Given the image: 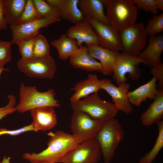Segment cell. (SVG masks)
<instances>
[{
  "label": "cell",
  "mask_w": 163,
  "mask_h": 163,
  "mask_svg": "<svg viewBox=\"0 0 163 163\" xmlns=\"http://www.w3.org/2000/svg\"><path fill=\"white\" fill-rule=\"evenodd\" d=\"M101 89L100 80L97 75L89 74L87 78L79 82L71 89L72 90H75V92L71 96L70 101L71 102H76L91 94L98 93Z\"/></svg>",
  "instance_id": "obj_22"
},
{
  "label": "cell",
  "mask_w": 163,
  "mask_h": 163,
  "mask_svg": "<svg viewBox=\"0 0 163 163\" xmlns=\"http://www.w3.org/2000/svg\"><path fill=\"white\" fill-rule=\"evenodd\" d=\"M33 130L34 127L32 123L30 125L15 130H8L6 129L1 128L0 129V136L4 134L12 136H16L24 132Z\"/></svg>",
  "instance_id": "obj_35"
},
{
  "label": "cell",
  "mask_w": 163,
  "mask_h": 163,
  "mask_svg": "<svg viewBox=\"0 0 163 163\" xmlns=\"http://www.w3.org/2000/svg\"><path fill=\"white\" fill-rule=\"evenodd\" d=\"M104 122L93 119L84 112L73 111L70 123L72 135L79 144L94 139Z\"/></svg>",
  "instance_id": "obj_6"
},
{
  "label": "cell",
  "mask_w": 163,
  "mask_h": 163,
  "mask_svg": "<svg viewBox=\"0 0 163 163\" xmlns=\"http://www.w3.org/2000/svg\"><path fill=\"white\" fill-rule=\"evenodd\" d=\"M157 80L154 77L148 82L134 90L129 91L128 98L129 102L137 107L141 106L143 102H145L147 99L154 100L159 90L157 88Z\"/></svg>",
  "instance_id": "obj_21"
},
{
  "label": "cell",
  "mask_w": 163,
  "mask_h": 163,
  "mask_svg": "<svg viewBox=\"0 0 163 163\" xmlns=\"http://www.w3.org/2000/svg\"><path fill=\"white\" fill-rule=\"evenodd\" d=\"M56 95L52 89L41 92L35 86H26L22 83L20 87L19 102L16 107L17 110L21 113L41 107H59L61 105L55 99Z\"/></svg>",
  "instance_id": "obj_3"
},
{
  "label": "cell",
  "mask_w": 163,
  "mask_h": 163,
  "mask_svg": "<svg viewBox=\"0 0 163 163\" xmlns=\"http://www.w3.org/2000/svg\"><path fill=\"white\" fill-rule=\"evenodd\" d=\"M155 3L158 9L163 11V0H155Z\"/></svg>",
  "instance_id": "obj_38"
},
{
  "label": "cell",
  "mask_w": 163,
  "mask_h": 163,
  "mask_svg": "<svg viewBox=\"0 0 163 163\" xmlns=\"http://www.w3.org/2000/svg\"><path fill=\"white\" fill-rule=\"evenodd\" d=\"M140 63L145 64L138 56H135L126 53L117 52L113 66V78L119 85L126 82L128 79L126 75L133 80L140 78L141 73L138 66Z\"/></svg>",
  "instance_id": "obj_8"
},
{
  "label": "cell",
  "mask_w": 163,
  "mask_h": 163,
  "mask_svg": "<svg viewBox=\"0 0 163 163\" xmlns=\"http://www.w3.org/2000/svg\"><path fill=\"white\" fill-rule=\"evenodd\" d=\"M150 73L153 77L159 81L157 85L159 90H163V63H161L151 67Z\"/></svg>",
  "instance_id": "obj_34"
},
{
  "label": "cell",
  "mask_w": 163,
  "mask_h": 163,
  "mask_svg": "<svg viewBox=\"0 0 163 163\" xmlns=\"http://www.w3.org/2000/svg\"><path fill=\"white\" fill-rule=\"evenodd\" d=\"M102 153L94 139L79 144L64 157L62 163H97Z\"/></svg>",
  "instance_id": "obj_10"
},
{
  "label": "cell",
  "mask_w": 163,
  "mask_h": 163,
  "mask_svg": "<svg viewBox=\"0 0 163 163\" xmlns=\"http://www.w3.org/2000/svg\"><path fill=\"white\" fill-rule=\"evenodd\" d=\"M91 24L101 42V46L113 51H122V47L118 32L110 24L87 19Z\"/></svg>",
  "instance_id": "obj_13"
},
{
  "label": "cell",
  "mask_w": 163,
  "mask_h": 163,
  "mask_svg": "<svg viewBox=\"0 0 163 163\" xmlns=\"http://www.w3.org/2000/svg\"><path fill=\"white\" fill-rule=\"evenodd\" d=\"M73 111L84 112L93 119L104 122L114 118L118 113L113 103L102 99L98 93L74 102H71Z\"/></svg>",
  "instance_id": "obj_5"
},
{
  "label": "cell",
  "mask_w": 163,
  "mask_h": 163,
  "mask_svg": "<svg viewBox=\"0 0 163 163\" xmlns=\"http://www.w3.org/2000/svg\"><path fill=\"white\" fill-rule=\"evenodd\" d=\"M61 20L54 18H41L23 24L9 26L12 36L11 42L16 44L21 40L34 37L38 34L40 29Z\"/></svg>",
  "instance_id": "obj_12"
},
{
  "label": "cell",
  "mask_w": 163,
  "mask_h": 163,
  "mask_svg": "<svg viewBox=\"0 0 163 163\" xmlns=\"http://www.w3.org/2000/svg\"><path fill=\"white\" fill-rule=\"evenodd\" d=\"M50 48L46 37L41 34H37L34 38L33 57L41 58L50 55Z\"/></svg>",
  "instance_id": "obj_28"
},
{
  "label": "cell",
  "mask_w": 163,
  "mask_h": 163,
  "mask_svg": "<svg viewBox=\"0 0 163 163\" xmlns=\"http://www.w3.org/2000/svg\"><path fill=\"white\" fill-rule=\"evenodd\" d=\"M87 47L90 55L100 61L102 66L101 72L105 75H111L117 52L96 44H91Z\"/></svg>",
  "instance_id": "obj_19"
},
{
  "label": "cell",
  "mask_w": 163,
  "mask_h": 163,
  "mask_svg": "<svg viewBox=\"0 0 163 163\" xmlns=\"http://www.w3.org/2000/svg\"><path fill=\"white\" fill-rule=\"evenodd\" d=\"M147 46L138 56L151 68L161 63V55L163 51V35L161 34L149 36Z\"/></svg>",
  "instance_id": "obj_17"
},
{
  "label": "cell",
  "mask_w": 163,
  "mask_h": 163,
  "mask_svg": "<svg viewBox=\"0 0 163 163\" xmlns=\"http://www.w3.org/2000/svg\"><path fill=\"white\" fill-rule=\"evenodd\" d=\"M147 110L140 117L143 125L149 126L162 120L163 117V90L160 91Z\"/></svg>",
  "instance_id": "obj_23"
},
{
  "label": "cell",
  "mask_w": 163,
  "mask_h": 163,
  "mask_svg": "<svg viewBox=\"0 0 163 163\" xmlns=\"http://www.w3.org/2000/svg\"><path fill=\"white\" fill-rule=\"evenodd\" d=\"M118 33L122 52L138 56L147 45L148 35L143 22H136L129 28L118 31Z\"/></svg>",
  "instance_id": "obj_7"
},
{
  "label": "cell",
  "mask_w": 163,
  "mask_h": 163,
  "mask_svg": "<svg viewBox=\"0 0 163 163\" xmlns=\"http://www.w3.org/2000/svg\"><path fill=\"white\" fill-rule=\"evenodd\" d=\"M34 37L21 40L15 44L19 48L22 60H27L33 58Z\"/></svg>",
  "instance_id": "obj_31"
},
{
  "label": "cell",
  "mask_w": 163,
  "mask_h": 163,
  "mask_svg": "<svg viewBox=\"0 0 163 163\" xmlns=\"http://www.w3.org/2000/svg\"><path fill=\"white\" fill-rule=\"evenodd\" d=\"M8 25L4 13L3 0H0V30L6 29Z\"/></svg>",
  "instance_id": "obj_37"
},
{
  "label": "cell",
  "mask_w": 163,
  "mask_h": 163,
  "mask_svg": "<svg viewBox=\"0 0 163 163\" xmlns=\"http://www.w3.org/2000/svg\"><path fill=\"white\" fill-rule=\"evenodd\" d=\"M133 3L136 4L137 8L146 12H149L156 15L158 9L155 3V0H132Z\"/></svg>",
  "instance_id": "obj_33"
},
{
  "label": "cell",
  "mask_w": 163,
  "mask_h": 163,
  "mask_svg": "<svg viewBox=\"0 0 163 163\" xmlns=\"http://www.w3.org/2000/svg\"><path fill=\"white\" fill-rule=\"evenodd\" d=\"M125 132L115 118L105 122L95 139L99 144L105 163H110L120 143L125 137Z\"/></svg>",
  "instance_id": "obj_4"
},
{
  "label": "cell",
  "mask_w": 163,
  "mask_h": 163,
  "mask_svg": "<svg viewBox=\"0 0 163 163\" xmlns=\"http://www.w3.org/2000/svg\"><path fill=\"white\" fill-rule=\"evenodd\" d=\"M10 41L0 40V66L5 65L10 62L11 59V46Z\"/></svg>",
  "instance_id": "obj_32"
},
{
  "label": "cell",
  "mask_w": 163,
  "mask_h": 163,
  "mask_svg": "<svg viewBox=\"0 0 163 163\" xmlns=\"http://www.w3.org/2000/svg\"><path fill=\"white\" fill-rule=\"evenodd\" d=\"M106 16L110 24L118 32L136 22L138 8L132 0H105Z\"/></svg>",
  "instance_id": "obj_2"
},
{
  "label": "cell",
  "mask_w": 163,
  "mask_h": 163,
  "mask_svg": "<svg viewBox=\"0 0 163 163\" xmlns=\"http://www.w3.org/2000/svg\"><path fill=\"white\" fill-rule=\"evenodd\" d=\"M27 0H3L5 20L9 26L16 25L24 9Z\"/></svg>",
  "instance_id": "obj_24"
},
{
  "label": "cell",
  "mask_w": 163,
  "mask_h": 163,
  "mask_svg": "<svg viewBox=\"0 0 163 163\" xmlns=\"http://www.w3.org/2000/svg\"><path fill=\"white\" fill-rule=\"evenodd\" d=\"M33 119L34 131H46L55 127L57 124L56 112L52 107H46L30 110Z\"/></svg>",
  "instance_id": "obj_16"
},
{
  "label": "cell",
  "mask_w": 163,
  "mask_h": 163,
  "mask_svg": "<svg viewBox=\"0 0 163 163\" xmlns=\"http://www.w3.org/2000/svg\"><path fill=\"white\" fill-rule=\"evenodd\" d=\"M67 35L69 37L75 39L78 47L83 43L87 46L96 44L101 46L99 39L95 33L90 22L86 19L75 24L68 29Z\"/></svg>",
  "instance_id": "obj_14"
},
{
  "label": "cell",
  "mask_w": 163,
  "mask_h": 163,
  "mask_svg": "<svg viewBox=\"0 0 163 163\" xmlns=\"http://www.w3.org/2000/svg\"><path fill=\"white\" fill-rule=\"evenodd\" d=\"M52 6L59 11L61 19L67 20L75 24L86 19L79 9V0H46Z\"/></svg>",
  "instance_id": "obj_15"
},
{
  "label": "cell",
  "mask_w": 163,
  "mask_h": 163,
  "mask_svg": "<svg viewBox=\"0 0 163 163\" xmlns=\"http://www.w3.org/2000/svg\"><path fill=\"white\" fill-rule=\"evenodd\" d=\"M69 58L71 65L76 68L88 72L101 70V63L90 55L87 46L80 47Z\"/></svg>",
  "instance_id": "obj_18"
},
{
  "label": "cell",
  "mask_w": 163,
  "mask_h": 163,
  "mask_svg": "<svg viewBox=\"0 0 163 163\" xmlns=\"http://www.w3.org/2000/svg\"><path fill=\"white\" fill-rule=\"evenodd\" d=\"M19 69L30 78L51 79L56 70V65L50 55L41 58L33 57L27 60L20 59L17 62Z\"/></svg>",
  "instance_id": "obj_9"
},
{
  "label": "cell",
  "mask_w": 163,
  "mask_h": 163,
  "mask_svg": "<svg viewBox=\"0 0 163 163\" xmlns=\"http://www.w3.org/2000/svg\"><path fill=\"white\" fill-rule=\"evenodd\" d=\"M33 1L38 14L41 18L61 19L59 10L50 5L46 0H33Z\"/></svg>",
  "instance_id": "obj_27"
},
{
  "label": "cell",
  "mask_w": 163,
  "mask_h": 163,
  "mask_svg": "<svg viewBox=\"0 0 163 163\" xmlns=\"http://www.w3.org/2000/svg\"><path fill=\"white\" fill-rule=\"evenodd\" d=\"M17 111L16 107H14L13 103L9 101L5 107L0 108V120L6 115L13 113Z\"/></svg>",
  "instance_id": "obj_36"
},
{
  "label": "cell",
  "mask_w": 163,
  "mask_h": 163,
  "mask_svg": "<svg viewBox=\"0 0 163 163\" xmlns=\"http://www.w3.org/2000/svg\"><path fill=\"white\" fill-rule=\"evenodd\" d=\"M47 148L38 153L26 152L23 158L32 162L62 163L66 155L79 144L72 134L57 130L51 135Z\"/></svg>",
  "instance_id": "obj_1"
},
{
  "label": "cell",
  "mask_w": 163,
  "mask_h": 163,
  "mask_svg": "<svg viewBox=\"0 0 163 163\" xmlns=\"http://www.w3.org/2000/svg\"><path fill=\"white\" fill-rule=\"evenodd\" d=\"M101 89L105 91L111 97L112 101L117 109L126 114L132 113L133 107L129 102L128 93L130 85L126 82L121 84L117 87L111 80L104 78L100 80Z\"/></svg>",
  "instance_id": "obj_11"
},
{
  "label": "cell",
  "mask_w": 163,
  "mask_h": 163,
  "mask_svg": "<svg viewBox=\"0 0 163 163\" xmlns=\"http://www.w3.org/2000/svg\"><path fill=\"white\" fill-rule=\"evenodd\" d=\"M30 163H47L44 162H30Z\"/></svg>",
  "instance_id": "obj_41"
},
{
  "label": "cell",
  "mask_w": 163,
  "mask_h": 163,
  "mask_svg": "<svg viewBox=\"0 0 163 163\" xmlns=\"http://www.w3.org/2000/svg\"><path fill=\"white\" fill-rule=\"evenodd\" d=\"M105 0H79V8L86 19L110 24L104 12Z\"/></svg>",
  "instance_id": "obj_20"
},
{
  "label": "cell",
  "mask_w": 163,
  "mask_h": 163,
  "mask_svg": "<svg viewBox=\"0 0 163 163\" xmlns=\"http://www.w3.org/2000/svg\"><path fill=\"white\" fill-rule=\"evenodd\" d=\"M5 71H9V69H5L4 67H2L0 66V77L2 72Z\"/></svg>",
  "instance_id": "obj_40"
},
{
  "label": "cell",
  "mask_w": 163,
  "mask_h": 163,
  "mask_svg": "<svg viewBox=\"0 0 163 163\" xmlns=\"http://www.w3.org/2000/svg\"><path fill=\"white\" fill-rule=\"evenodd\" d=\"M51 44L56 49L59 58L64 61L67 60L79 48L76 40L69 37L66 34L52 41Z\"/></svg>",
  "instance_id": "obj_25"
},
{
  "label": "cell",
  "mask_w": 163,
  "mask_h": 163,
  "mask_svg": "<svg viewBox=\"0 0 163 163\" xmlns=\"http://www.w3.org/2000/svg\"><path fill=\"white\" fill-rule=\"evenodd\" d=\"M145 31L149 36H154L163 31V14L154 15L149 19L145 27Z\"/></svg>",
  "instance_id": "obj_30"
},
{
  "label": "cell",
  "mask_w": 163,
  "mask_h": 163,
  "mask_svg": "<svg viewBox=\"0 0 163 163\" xmlns=\"http://www.w3.org/2000/svg\"><path fill=\"white\" fill-rule=\"evenodd\" d=\"M158 126V135L154 145L149 152L143 155L138 163H152L163 147V121L156 123Z\"/></svg>",
  "instance_id": "obj_26"
},
{
  "label": "cell",
  "mask_w": 163,
  "mask_h": 163,
  "mask_svg": "<svg viewBox=\"0 0 163 163\" xmlns=\"http://www.w3.org/2000/svg\"><path fill=\"white\" fill-rule=\"evenodd\" d=\"M41 18L37 12L33 0H27L24 9L16 25L23 24Z\"/></svg>",
  "instance_id": "obj_29"
},
{
  "label": "cell",
  "mask_w": 163,
  "mask_h": 163,
  "mask_svg": "<svg viewBox=\"0 0 163 163\" xmlns=\"http://www.w3.org/2000/svg\"><path fill=\"white\" fill-rule=\"evenodd\" d=\"M9 159V158H6L5 157H4L2 161L0 162V163H10Z\"/></svg>",
  "instance_id": "obj_39"
}]
</instances>
